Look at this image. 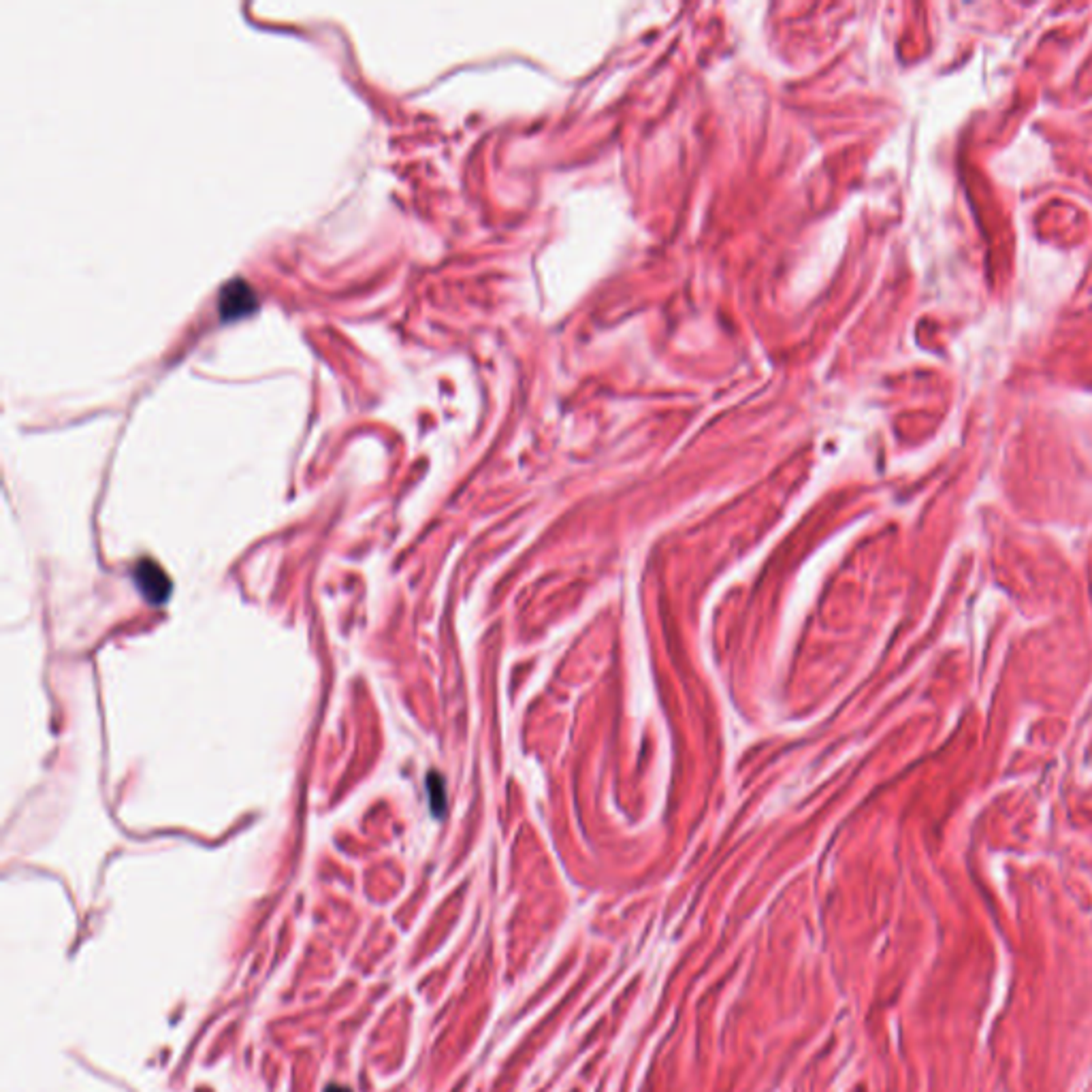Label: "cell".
I'll return each instance as SVG.
<instances>
[{"mask_svg": "<svg viewBox=\"0 0 1092 1092\" xmlns=\"http://www.w3.org/2000/svg\"><path fill=\"white\" fill-rule=\"evenodd\" d=\"M327 1092H350V1090L348 1088H342V1086H331Z\"/></svg>", "mask_w": 1092, "mask_h": 1092, "instance_id": "obj_4", "label": "cell"}, {"mask_svg": "<svg viewBox=\"0 0 1092 1092\" xmlns=\"http://www.w3.org/2000/svg\"><path fill=\"white\" fill-rule=\"evenodd\" d=\"M134 583L139 587L141 596L154 606L165 604L169 596H171V580L165 574V570L152 559H143V561L137 564V568H134Z\"/></svg>", "mask_w": 1092, "mask_h": 1092, "instance_id": "obj_2", "label": "cell"}, {"mask_svg": "<svg viewBox=\"0 0 1092 1092\" xmlns=\"http://www.w3.org/2000/svg\"><path fill=\"white\" fill-rule=\"evenodd\" d=\"M256 305H259V299L255 295V288L248 282H243V279H231L220 288L218 310H220V316L224 320H237V318L250 316L256 310Z\"/></svg>", "mask_w": 1092, "mask_h": 1092, "instance_id": "obj_1", "label": "cell"}, {"mask_svg": "<svg viewBox=\"0 0 1092 1092\" xmlns=\"http://www.w3.org/2000/svg\"><path fill=\"white\" fill-rule=\"evenodd\" d=\"M427 789H429V801H432V811L436 815H442V811L446 809V796H444V781L440 779V775L433 773L427 781Z\"/></svg>", "mask_w": 1092, "mask_h": 1092, "instance_id": "obj_3", "label": "cell"}]
</instances>
